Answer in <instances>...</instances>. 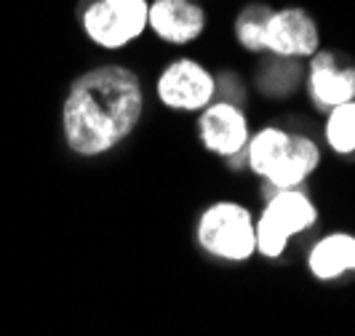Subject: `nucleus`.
I'll use <instances>...</instances> for the list:
<instances>
[{
	"label": "nucleus",
	"mask_w": 355,
	"mask_h": 336,
	"mask_svg": "<svg viewBox=\"0 0 355 336\" xmlns=\"http://www.w3.org/2000/svg\"><path fill=\"white\" fill-rule=\"evenodd\" d=\"M144 112L139 75L102 64L72 80L62 102V136L78 158H99L125 142Z\"/></svg>",
	"instance_id": "nucleus-1"
},
{
	"label": "nucleus",
	"mask_w": 355,
	"mask_h": 336,
	"mask_svg": "<svg viewBox=\"0 0 355 336\" xmlns=\"http://www.w3.org/2000/svg\"><path fill=\"white\" fill-rule=\"evenodd\" d=\"M246 163L272 190H294L320 163V150L302 134H288L281 125H265L249 136Z\"/></svg>",
	"instance_id": "nucleus-2"
},
{
	"label": "nucleus",
	"mask_w": 355,
	"mask_h": 336,
	"mask_svg": "<svg viewBox=\"0 0 355 336\" xmlns=\"http://www.w3.org/2000/svg\"><path fill=\"white\" fill-rule=\"evenodd\" d=\"M257 216L235 203L216 200L198 216V246L222 262H249L257 254Z\"/></svg>",
	"instance_id": "nucleus-3"
},
{
	"label": "nucleus",
	"mask_w": 355,
	"mask_h": 336,
	"mask_svg": "<svg viewBox=\"0 0 355 336\" xmlns=\"http://www.w3.org/2000/svg\"><path fill=\"white\" fill-rule=\"evenodd\" d=\"M315 219H318V209L300 187L275 190L254 222L257 224V251L265 259H278L288 246V240L300 232L310 230L315 224Z\"/></svg>",
	"instance_id": "nucleus-4"
},
{
	"label": "nucleus",
	"mask_w": 355,
	"mask_h": 336,
	"mask_svg": "<svg viewBox=\"0 0 355 336\" xmlns=\"http://www.w3.org/2000/svg\"><path fill=\"white\" fill-rule=\"evenodd\" d=\"M150 0H89L80 11L83 33L94 46L118 51L147 30Z\"/></svg>",
	"instance_id": "nucleus-5"
},
{
	"label": "nucleus",
	"mask_w": 355,
	"mask_h": 336,
	"mask_svg": "<svg viewBox=\"0 0 355 336\" xmlns=\"http://www.w3.org/2000/svg\"><path fill=\"white\" fill-rule=\"evenodd\" d=\"M155 94L174 112H200L216 96V80L206 64L198 59L182 56L163 67L155 83Z\"/></svg>",
	"instance_id": "nucleus-6"
},
{
	"label": "nucleus",
	"mask_w": 355,
	"mask_h": 336,
	"mask_svg": "<svg viewBox=\"0 0 355 336\" xmlns=\"http://www.w3.org/2000/svg\"><path fill=\"white\" fill-rule=\"evenodd\" d=\"M262 51L281 59H304L320 51L318 24L304 8H272L262 30Z\"/></svg>",
	"instance_id": "nucleus-7"
},
{
	"label": "nucleus",
	"mask_w": 355,
	"mask_h": 336,
	"mask_svg": "<svg viewBox=\"0 0 355 336\" xmlns=\"http://www.w3.org/2000/svg\"><path fill=\"white\" fill-rule=\"evenodd\" d=\"M249 118L232 102H211L198 115V139L219 158L241 155L249 144Z\"/></svg>",
	"instance_id": "nucleus-8"
},
{
	"label": "nucleus",
	"mask_w": 355,
	"mask_h": 336,
	"mask_svg": "<svg viewBox=\"0 0 355 336\" xmlns=\"http://www.w3.org/2000/svg\"><path fill=\"white\" fill-rule=\"evenodd\" d=\"M147 30L171 46H187L203 35L206 11L196 0H153L147 11Z\"/></svg>",
	"instance_id": "nucleus-9"
},
{
	"label": "nucleus",
	"mask_w": 355,
	"mask_h": 336,
	"mask_svg": "<svg viewBox=\"0 0 355 336\" xmlns=\"http://www.w3.org/2000/svg\"><path fill=\"white\" fill-rule=\"evenodd\" d=\"M310 78L307 91L310 99L326 112L334 107L355 99V67H342L339 59L329 51H318L310 56Z\"/></svg>",
	"instance_id": "nucleus-10"
},
{
	"label": "nucleus",
	"mask_w": 355,
	"mask_h": 336,
	"mask_svg": "<svg viewBox=\"0 0 355 336\" xmlns=\"http://www.w3.org/2000/svg\"><path fill=\"white\" fill-rule=\"evenodd\" d=\"M307 269L318 281H337L339 275L355 269V235L329 232L307 254Z\"/></svg>",
	"instance_id": "nucleus-11"
},
{
	"label": "nucleus",
	"mask_w": 355,
	"mask_h": 336,
	"mask_svg": "<svg viewBox=\"0 0 355 336\" xmlns=\"http://www.w3.org/2000/svg\"><path fill=\"white\" fill-rule=\"evenodd\" d=\"M323 134H326V142L334 152H339V155L355 152V99L329 109Z\"/></svg>",
	"instance_id": "nucleus-12"
},
{
	"label": "nucleus",
	"mask_w": 355,
	"mask_h": 336,
	"mask_svg": "<svg viewBox=\"0 0 355 336\" xmlns=\"http://www.w3.org/2000/svg\"><path fill=\"white\" fill-rule=\"evenodd\" d=\"M272 8L267 3H251L235 19V37L246 51H262V30Z\"/></svg>",
	"instance_id": "nucleus-13"
}]
</instances>
